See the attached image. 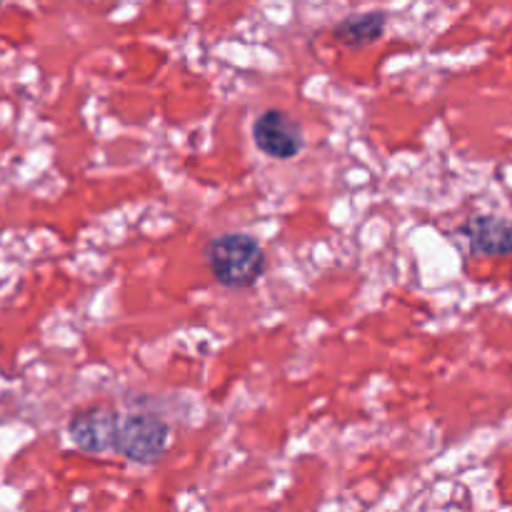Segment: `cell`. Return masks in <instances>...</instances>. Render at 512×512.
<instances>
[{"label": "cell", "mask_w": 512, "mask_h": 512, "mask_svg": "<svg viewBox=\"0 0 512 512\" xmlns=\"http://www.w3.org/2000/svg\"><path fill=\"white\" fill-rule=\"evenodd\" d=\"M388 28L385 10H365V13L345 15L333 25V38L350 50H363L378 43Z\"/></svg>", "instance_id": "cell-6"}, {"label": "cell", "mask_w": 512, "mask_h": 512, "mask_svg": "<svg viewBox=\"0 0 512 512\" xmlns=\"http://www.w3.org/2000/svg\"><path fill=\"white\" fill-rule=\"evenodd\" d=\"M0 3H3V0H0Z\"/></svg>", "instance_id": "cell-7"}, {"label": "cell", "mask_w": 512, "mask_h": 512, "mask_svg": "<svg viewBox=\"0 0 512 512\" xmlns=\"http://www.w3.org/2000/svg\"><path fill=\"white\" fill-rule=\"evenodd\" d=\"M68 438L78 450L90 455L113 453L115 450V430H118V410L95 408L78 410L73 418L68 420Z\"/></svg>", "instance_id": "cell-4"}, {"label": "cell", "mask_w": 512, "mask_h": 512, "mask_svg": "<svg viewBox=\"0 0 512 512\" xmlns=\"http://www.w3.org/2000/svg\"><path fill=\"white\" fill-rule=\"evenodd\" d=\"M253 145L270 160L288 163L305 150V130L285 110L268 108L253 120Z\"/></svg>", "instance_id": "cell-3"}, {"label": "cell", "mask_w": 512, "mask_h": 512, "mask_svg": "<svg viewBox=\"0 0 512 512\" xmlns=\"http://www.w3.org/2000/svg\"><path fill=\"white\" fill-rule=\"evenodd\" d=\"M203 260L215 283L228 290L253 288L268 268L263 243L255 235L238 233V230L213 235L205 243Z\"/></svg>", "instance_id": "cell-1"}, {"label": "cell", "mask_w": 512, "mask_h": 512, "mask_svg": "<svg viewBox=\"0 0 512 512\" xmlns=\"http://www.w3.org/2000/svg\"><path fill=\"white\" fill-rule=\"evenodd\" d=\"M170 438H173V428L163 415L150 413V410L118 413L113 453L133 465H155L168 450Z\"/></svg>", "instance_id": "cell-2"}, {"label": "cell", "mask_w": 512, "mask_h": 512, "mask_svg": "<svg viewBox=\"0 0 512 512\" xmlns=\"http://www.w3.org/2000/svg\"><path fill=\"white\" fill-rule=\"evenodd\" d=\"M455 233L468 243L473 255H512V218L490 213L470 215Z\"/></svg>", "instance_id": "cell-5"}]
</instances>
